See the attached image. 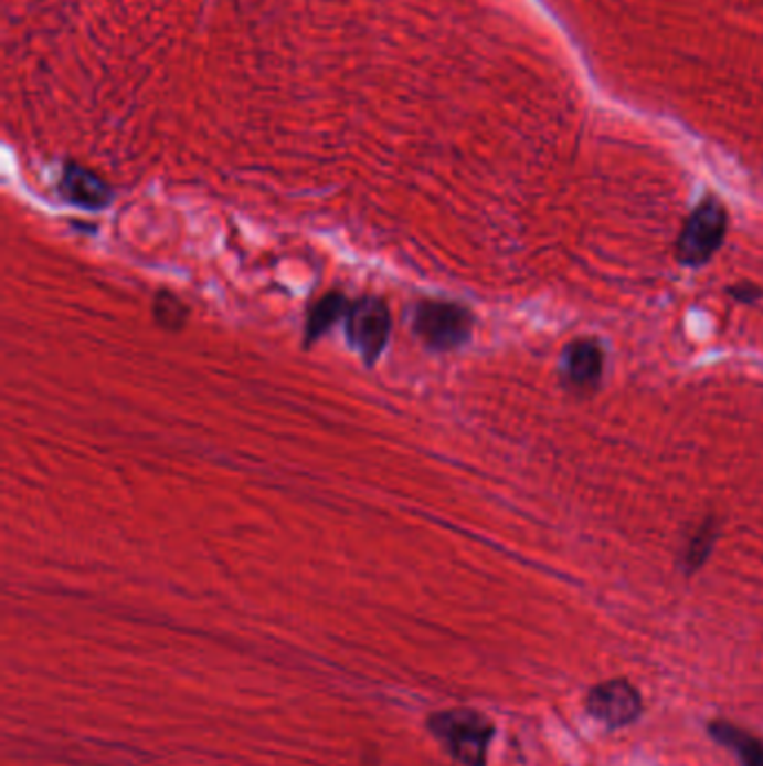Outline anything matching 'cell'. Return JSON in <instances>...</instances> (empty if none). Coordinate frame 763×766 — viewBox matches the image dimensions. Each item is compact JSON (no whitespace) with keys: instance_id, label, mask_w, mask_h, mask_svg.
<instances>
[{"instance_id":"3","label":"cell","mask_w":763,"mask_h":766,"mask_svg":"<svg viewBox=\"0 0 763 766\" xmlns=\"http://www.w3.org/2000/svg\"><path fill=\"white\" fill-rule=\"evenodd\" d=\"M473 316L466 307L426 301L414 312V332L435 350H455L470 338Z\"/></svg>"},{"instance_id":"11","label":"cell","mask_w":763,"mask_h":766,"mask_svg":"<svg viewBox=\"0 0 763 766\" xmlns=\"http://www.w3.org/2000/svg\"><path fill=\"white\" fill-rule=\"evenodd\" d=\"M155 314H157V321L166 327H180L182 321H180V314L184 316L187 309L182 307V303L173 296H168V294H161L157 298V305H155Z\"/></svg>"},{"instance_id":"5","label":"cell","mask_w":763,"mask_h":766,"mask_svg":"<svg viewBox=\"0 0 763 766\" xmlns=\"http://www.w3.org/2000/svg\"><path fill=\"white\" fill-rule=\"evenodd\" d=\"M584 706L593 717L612 728L632 724L643 711L638 691L625 679H612L591 689Z\"/></svg>"},{"instance_id":"12","label":"cell","mask_w":763,"mask_h":766,"mask_svg":"<svg viewBox=\"0 0 763 766\" xmlns=\"http://www.w3.org/2000/svg\"><path fill=\"white\" fill-rule=\"evenodd\" d=\"M728 294H730L732 298L741 301V303H752V301L761 298V290L754 287V285H750V283H739V285L730 287Z\"/></svg>"},{"instance_id":"8","label":"cell","mask_w":763,"mask_h":766,"mask_svg":"<svg viewBox=\"0 0 763 766\" xmlns=\"http://www.w3.org/2000/svg\"><path fill=\"white\" fill-rule=\"evenodd\" d=\"M710 735L728 746L743 766H763V739L750 735L748 731H741L728 722H712Z\"/></svg>"},{"instance_id":"2","label":"cell","mask_w":763,"mask_h":766,"mask_svg":"<svg viewBox=\"0 0 763 766\" xmlns=\"http://www.w3.org/2000/svg\"><path fill=\"white\" fill-rule=\"evenodd\" d=\"M728 233V209L708 196L686 220L676 240V259L686 267H701L721 249Z\"/></svg>"},{"instance_id":"4","label":"cell","mask_w":763,"mask_h":766,"mask_svg":"<svg viewBox=\"0 0 763 766\" xmlns=\"http://www.w3.org/2000/svg\"><path fill=\"white\" fill-rule=\"evenodd\" d=\"M348 336L368 364L379 359L390 336V314L383 301L361 298L348 309Z\"/></svg>"},{"instance_id":"9","label":"cell","mask_w":763,"mask_h":766,"mask_svg":"<svg viewBox=\"0 0 763 766\" xmlns=\"http://www.w3.org/2000/svg\"><path fill=\"white\" fill-rule=\"evenodd\" d=\"M714 541H717V525L712 521H706L699 529L692 532V536L686 543L683 558H681L688 574L703 567V563L708 560V556L714 547Z\"/></svg>"},{"instance_id":"7","label":"cell","mask_w":763,"mask_h":766,"mask_svg":"<svg viewBox=\"0 0 763 766\" xmlns=\"http://www.w3.org/2000/svg\"><path fill=\"white\" fill-rule=\"evenodd\" d=\"M61 191L72 204L86 207V209H102L110 200L108 187L95 174H91V170L81 166L65 168L63 180H61Z\"/></svg>"},{"instance_id":"10","label":"cell","mask_w":763,"mask_h":766,"mask_svg":"<svg viewBox=\"0 0 763 766\" xmlns=\"http://www.w3.org/2000/svg\"><path fill=\"white\" fill-rule=\"evenodd\" d=\"M348 312V303L343 296H338V294H329L325 296L309 314V323H307V334H309V340L318 334H322L327 327H331L338 318H341L343 314Z\"/></svg>"},{"instance_id":"6","label":"cell","mask_w":763,"mask_h":766,"mask_svg":"<svg viewBox=\"0 0 763 766\" xmlns=\"http://www.w3.org/2000/svg\"><path fill=\"white\" fill-rule=\"evenodd\" d=\"M605 370V353L598 340L593 338H577L566 346L562 357V375L564 381L575 388L577 392L593 390Z\"/></svg>"},{"instance_id":"1","label":"cell","mask_w":763,"mask_h":766,"mask_svg":"<svg viewBox=\"0 0 763 766\" xmlns=\"http://www.w3.org/2000/svg\"><path fill=\"white\" fill-rule=\"evenodd\" d=\"M431 733L464 766H484L492 739V724L486 715L468 709L435 713L428 720Z\"/></svg>"}]
</instances>
